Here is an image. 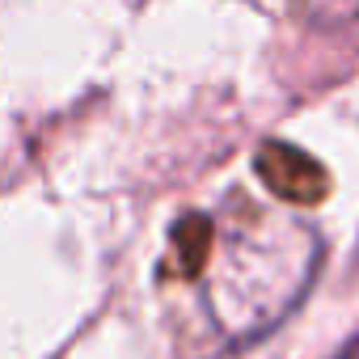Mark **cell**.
<instances>
[{"instance_id":"cell-1","label":"cell","mask_w":359,"mask_h":359,"mask_svg":"<svg viewBox=\"0 0 359 359\" xmlns=\"http://www.w3.org/2000/svg\"><path fill=\"white\" fill-rule=\"evenodd\" d=\"M321 266L317 233L283 212L237 208L212 245L203 300L229 342H262L309 296Z\"/></svg>"},{"instance_id":"cell-2","label":"cell","mask_w":359,"mask_h":359,"mask_svg":"<svg viewBox=\"0 0 359 359\" xmlns=\"http://www.w3.org/2000/svg\"><path fill=\"white\" fill-rule=\"evenodd\" d=\"M250 346H254V342H233L224 355H212V359H254V355H250Z\"/></svg>"},{"instance_id":"cell-3","label":"cell","mask_w":359,"mask_h":359,"mask_svg":"<svg viewBox=\"0 0 359 359\" xmlns=\"http://www.w3.org/2000/svg\"><path fill=\"white\" fill-rule=\"evenodd\" d=\"M338 359H359V338H355V342H351V346H346V351H342Z\"/></svg>"}]
</instances>
